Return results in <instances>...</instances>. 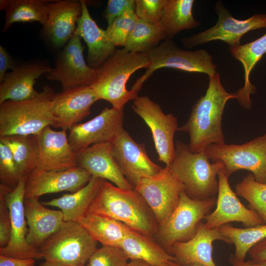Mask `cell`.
Listing matches in <instances>:
<instances>
[{"label": "cell", "mask_w": 266, "mask_h": 266, "mask_svg": "<svg viewBox=\"0 0 266 266\" xmlns=\"http://www.w3.org/2000/svg\"><path fill=\"white\" fill-rule=\"evenodd\" d=\"M127 266H156L141 260H131Z\"/></svg>", "instance_id": "obj_47"}, {"label": "cell", "mask_w": 266, "mask_h": 266, "mask_svg": "<svg viewBox=\"0 0 266 266\" xmlns=\"http://www.w3.org/2000/svg\"><path fill=\"white\" fill-rule=\"evenodd\" d=\"M150 62L146 53H132L124 48L114 53L97 69L95 81L91 86L99 100H105L112 107L121 109L137 94L128 90L126 84L131 76L141 68H147Z\"/></svg>", "instance_id": "obj_3"}, {"label": "cell", "mask_w": 266, "mask_h": 266, "mask_svg": "<svg viewBox=\"0 0 266 266\" xmlns=\"http://www.w3.org/2000/svg\"><path fill=\"white\" fill-rule=\"evenodd\" d=\"M38 266H65L58 263L45 261V262L42 263Z\"/></svg>", "instance_id": "obj_48"}, {"label": "cell", "mask_w": 266, "mask_h": 266, "mask_svg": "<svg viewBox=\"0 0 266 266\" xmlns=\"http://www.w3.org/2000/svg\"><path fill=\"white\" fill-rule=\"evenodd\" d=\"M51 67L45 61H30L18 65L7 72L0 84V104L6 100L22 101L37 96L34 85L37 79Z\"/></svg>", "instance_id": "obj_24"}, {"label": "cell", "mask_w": 266, "mask_h": 266, "mask_svg": "<svg viewBox=\"0 0 266 266\" xmlns=\"http://www.w3.org/2000/svg\"><path fill=\"white\" fill-rule=\"evenodd\" d=\"M0 142L10 150L23 178L38 166L39 157L36 135H12L0 136Z\"/></svg>", "instance_id": "obj_33"}, {"label": "cell", "mask_w": 266, "mask_h": 266, "mask_svg": "<svg viewBox=\"0 0 266 266\" xmlns=\"http://www.w3.org/2000/svg\"><path fill=\"white\" fill-rule=\"evenodd\" d=\"M220 240L232 244L218 229H207L200 222L195 235L190 239L176 242L171 247L169 253L174 262L182 266L202 265L217 266L213 259V243Z\"/></svg>", "instance_id": "obj_20"}, {"label": "cell", "mask_w": 266, "mask_h": 266, "mask_svg": "<svg viewBox=\"0 0 266 266\" xmlns=\"http://www.w3.org/2000/svg\"><path fill=\"white\" fill-rule=\"evenodd\" d=\"M209 76L205 95L194 105L187 122L178 131L190 136L188 146L193 153L203 152L211 144L225 143L222 118L227 102L236 99L235 93L226 91L217 72Z\"/></svg>", "instance_id": "obj_1"}, {"label": "cell", "mask_w": 266, "mask_h": 266, "mask_svg": "<svg viewBox=\"0 0 266 266\" xmlns=\"http://www.w3.org/2000/svg\"><path fill=\"white\" fill-rule=\"evenodd\" d=\"M194 0H166L163 7L160 27L164 40H172L180 32L200 25L194 18Z\"/></svg>", "instance_id": "obj_31"}, {"label": "cell", "mask_w": 266, "mask_h": 266, "mask_svg": "<svg viewBox=\"0 0 266 266\" xmlns=\"http://www.w3.org/2000/svg\"><path fill=\"white\" fill-rule=\"evenodd\" d=\"M124 108L105 107L94 118L69 130L68 140L76 153L93 144L111 142L124 129Z\"/></svg>", "instance_id": "obj_15"}, {"label": "cell", "mask_w": 266, "mask_h": 266, "mask_svg": "<svg viewBox=\"0 0 266 266\" xmlns=\"http://www.w3.org/2000/svg\"><path fill=\"white\" fill-rule=\"evenodd\" d=\"M23 178L10 149L0 142V184L14 189Z\"/></svg>", "instance_id": "obj_38"}, {"label": "cell", "mask_w": 266, "mask_h": 266, "mask_svg": "<svg viewBox=\"0 0 266 266\" xmlns=\"http://www.w3.org/2000/svg\"><path fill=\"white\" fill-rule=\"evenodd\" d=\"M248 254L251 260L266 261V238L252 247L248 252Z\"/></svg>", "instance_id": "obj_44"}, {"label": "cell", "mask_w": 266, "mask_h": 266, "mask_svg": "<svg viewBox=\"0 0 266 266\" xmlns=\"http://www.w3.org/2000/svg\"><path fill=\"white\" fill-rule=\"evenodd\" d=\"M216 201L215 197L198 200L189 197L184 191L181 193L177 207L158 230L168 253L173 244L187 241L195 235L199 223L210 213Z\"/></svg>", "instance_id": "obj_9"}, {"label": "cell", "mask_w": 266, "mask_h": 266, "mask_svg": "<svg viewBox=\"0 0 266 266\" xmlns=\"http://www.w3.org/2000/svg\"><path fill=\"white\" fill-rule=\"evenodd\" d=\"M134 189L143 198L159 225L169 217L177 207L183 185L172 173L169 166L159 173L140 179Z\"/></svg>", "instance_id": "obj_12"}, {"label": "cell", "mask_w": 266, "mask_h": 266, "mask_svg": "<svg viewBox=\"0 0 266 266\" xmlns=\"http://www.w3.org/2000/svg\"><path fill=\"white\" fill-rule=\"evenodd\" d=\"M103 180L92 176L86 185L77 192L64 194L60 198L42 203L60 208L63 213L64 221L77 222L88 212Z\"/></svg>", "instance_id": "obj_29"}, {"label": "cell", "mask_w": 266, "mask_h": 266, "mask_svg": "<svg viewBox=\"0 0 266 266\" xmlns=\"http://www.w3.org/2000/svg\"><path fill=\"white\" fill-rule=\"evenodd\" d=\"M81 39L74 33L58 54L55 66L44 74L49 80L59 82L62 91L91 86L95 81L97 69L86 63Z\"/></svg>", "instance_id": "obj_11"}, {"label": "cell", "mask_w": 266, "mask_h": 266, "mask_svg": "<svg viewBox=\"0 0 266 266\" xmlns=\"http://www.w3.org/2000/svg\"><path fill=\"white\" fill-rule=\"evenodd\" d=\"M111 143L114 160L133 188L140 179L152 176L164 168L150 159L145 145L135 142L125 130Z\"/></svg>", "instance_id": "obj_16"}, {"label": "cell", "mask_w": 266, "mask_h": 266, "mask_svg": "<svg viewBox=\"0 0 266 266\" xmlns=\"http://www.w3.org/2000/svg\"><path fill=\"white\" fill-rule=\"evenodd\" d=\"M77 166L92 176L110 181L123 189H133L122 172L111 153V143L93 144L76 153Z\"/></svg>", "instance_id": "obj_23"}, {"label": "cell", "mask_w": 266, "mask_h": 266, "mask_svg": "<svg viewBox=\"0 0 266 266\" xmlns=\"http://www.w3.org/2000/svg\"><path fill=\"white\" fill-rule=\"evenodd\" d=\"M26 178L22 179L14 189L0 184V192L4 197L11 221V237L8 244L0 248V255L18 259H43L38 249L27 241L28 228L24 210Z\"/></svg>", "instance_id": "obj_14"}, {"label": "cell", "mask_w": 266, "mask_h": 266, "mask_svg": "<svg viewBox=\"0 0 266 266\" xmlns=\"http://www.w3.org/2000/svg\"><path fill=\"white\" fill-rule=\"evenodd\" d=\"M46 0H0V9L5 12L2 32L17 22H38L44 26L47 21L49 2Z\"/></svg>", "instance_id": "obj_32"}, {"label": "cell", "mask_w": 266, "mask_h": 266, "mask_svg": "<svg viewBox=\"0 0 266 266\" xmlns=\"http://www.w3.org/2000/svg\"><path fill=\"white\" fill-rule=\"evenodd\" d=\"M210 160L221 161L229 177L241 169L250 171L255 180L266 183V133L242 144H211L203 151Z\"/></svg>", "instance_id": "obj_8"}, {"label": "cell", "mask_w": 266, "mask_h": 266, "mask_svg": "<svg viewBox=\"0 0 266 266\" xmlns=\"http://www.w3.org/2000/svg\"><path fill=\"white\" fill-rule=\"evenodd\" d=\"M35 259H18L0 255V266H34Z\"/></svg>", "instance_id": "obj_45"}, {"label": "cell", "mask_w": 266, "mask_h": 266, "mask_svg": "<svg viewBox=\"0 0 266 266\" xmlns=\"http://www.w3.org/2000/svg\"><path fill=\"white\" fill-rule=\"evenodd\" d=\"M99 100L91 86L55 94L51 104L52 127L69 130L90 114L92 105Z\"/></svg>", "instance_id": "obj_19"}, {"label": "cell", "mask_w": 266, "mask_h": 266, "mask_svg": "<svg viewBox=\"0 0 266 266\" xmlns=\"http://www.w3.org/2000/svg\"><path fill=\"white\" fill-rule=\"evenodd\" d=\"M55 95L48 85L35 97L22 101L6 100L0 104V136L37 135L53 126L51 102Z\"/></svg>", "instance_id": "obj_5"}, {"label": "cell", "mask_w": 266, "mask_h": 266, "mask_svg": "<svg viewBox=\"0 0 266 266\" xmlns=\"http://www.w3.org/2000/svg\"><path fill=\"white\" fill-rule=\"evenodd\" d=\"M85 266V265H80V266Z\"/></svg>", "instance_id": "obj_50"}, {"label": "cell", "mask_w": 266, "mask_h": 266, "mask_svg": "<svg viewBox=\"0 0 266 266\" xmlns=\"http://www.w3.org/2000/svg\"><path fill=\"white\" fill-rule=\"evenodd\" d=\"M220 231L227 237L235 247L233 257L237 260H245L250 249L266 238V224L238 228L227 224L219 228Z\"/></svg>", "instance_id": "obj_34"}, {"label": "cell", "mask_w": 266, "mask_h": 266, "mask_svg": "<svg viewBox=\"0 0 266 266\" xmlns=\"http://www.w3.org/2000/svg\"><path fill=\"white\" fill-rule=\"evenodd\" d=\"M229 49L233 57L241 63L244 70V86L234 93L236 99L241 106L249 109L252 105L250 95L257 91L256 86L250 82V76L257 63L266 54V33L253 41Z\"/></svg>", "instance_id": "obj_27"}, {"label": "cell", "mask_w": 266, "mask_h": 266, "mask_svg": "<svg viewBox=\"0 0 266 266\" xmlns=\"http://www.w3.org/2000/svg\"><path fill=\"white\" fill-rule=\"evenodd\" d=\"M18 64L14 60L7 50L0 46V82L3 81L8 69H15Z\"/></svg>", "instance_id": "obj_43"}, {"label": "cell", "mask_w": 266, "mask_h": 266, "mask_svg": "<svg viewBox=\"0 0 266 266\" xmlns=\"http://www.w3.org/2000/svg\"><path fill=\"white\" fill-rule=\"evenodd\" d=\"M235 193L249 203L266 224V183L257 181L252 173H249L235 187Z\"/></svg>", "instance_id": "obj_36"}, {"label": "cell", "mask_w": 266, "mask_h": 266, "mask_svg": "<svg viewBox=\"0 0 266 266\" xmlns=\"http://www.w3.org/2000/svg\"><path fill=\"white\" fill-rule=\"evenodd\" d=\"M173 160L169 166L172 173L183 185L191 198L204 200L218 194V174L224 165L221 161L213 163L204 152H192L188 144L177 141Z\"/></svg>", "instance_id": "obj_4"}, {"label": "cell", "mask_w": 266, "mask_h": 266, "mask_svg": "<svg viewBox=\"0 0 266 266\" xmlns=\"http://www.w3.org/2000/svg\"><path fill=\"white\" fill-rule=\"evenodd\" d=\"M67 136L66 130L54 131L50 126L36 135L39 157L36 170L63 171L77 166L76 153Z\"/></svg>", "instance_id": "obj_22"}, {"label": "cell", "mask_w": 266, "mask_h": 266, "mask_svg": "<svg viewBox=\"0 0 266 266\" xmlns=\"http://www.w3.org/2000/svg\"><path fill=\"white\" fill-rule=\"evenodd\" d=\"M164 39L159 27L138 19L123 48L130 52L145 53L157 47Z\"/></svg>", "instance_id": "obj_35"}, {"label": "cell", "mask_w": 266, "mask_h": 266, "mask_svg": "<svg viewBox=\"0 0 266 266\" xmlns=\"http://www.w3.org/2000/svg\"><path fill=\"white\" fill-rule=\"evenodd\" d=\"M119 248L130 260H141L156 266H169V263L174 261L173 257L151 236L135 231L123 240Z\"/></svg>", "instance_id": "obj_30"}, {"label": "cell", "mask_w": 266, "mask_h": 266, "mask_svg": "<svg viewBox=\"0 0 266 266\" xmlns=\"http://www.w3.org/2000/svg\"><path fill=\"white\" fill-rule=\"evenodd\" d=\"M138 19L134 10L126 11L107 26L105 30L107 39L116 47H124Z\"/></svg>", "instance_id": "obj_37"}, {"label": "cell", "mask_w": 266, "mask_h": 266, "mask_svg": "<svg viewBox=\"0 0 266 266\" xmlns=\"http://www.w3.org/2000/svg\"><path fill=\"white\" fill-rule=\"evenodd\" d=\"M130 10H135V0H109L102 16L109 26L116 18Z\"/></svg>", "instance_id": "obj_41"}, {"label": "cell", "mask_w": 266, "mask_h": 266, "mask_svg": "<svg viewBox=\"0 0 266 266\" xmlns=\"http://www.w3.org/2000/svg\"><path fill=\"white\" fill-rule=\"evenodd\" d=\"M91 175L76 166L63 171L35 170L26 179L25 199L38 198L45 194L68 191L71 193L83 188Z\"/></svg>", "instance_id": "obj_18"}, {"label": "cell", "mask_w": 266, "mask_h": 266, "mask_svg": "<svg viewBox=\"0 0 266 266\" xmlns=\"http://www.w3.org/2000/svg\"><path fill=\"white\" fill-rule=\"evenodd\" d=\"M88 212L111 218L148 236L158 231L152 211L134 188H121L105 180Z\"/></svg>", "instance_id": "obj_2"}, {"label": "cell", "mask_w": 266, "mask_h": 266, "mask_svg": "<svg viewBox=\"0 0 266 266\" xmlns=\"http://www.w3.org/2000/svg\"><path fill=\"white\" fill-rule=\"evenodd\" d=\"M229 262L232 266H266V261H257L250 259L240 261L236 260L232 255L229 258Z\"/></svg>", "instance_id": "obj_46"}, {"label": "cell", "mask_w": 266, "mask_h": 266, "mask_svg": "<svg viewBox=\"0 0 266 266\" xmlns=\"http://www.w3.org/2000/svg\"><path fill=\"white\" fill-rule=\"evenodd\" d=\"M24 210L28 228L27 241L29 245L36 249L55 233L64 222L61 210L46 208L38 198L25 199Z\"/></svg>", "instance_id": "obj_25"}, {"label": "cell", "mask_w": 266, "mask_h": 266, "mask_svg": "<svg viewBox=\"0 0 266 266\" xmlns=\"http://www.w3.org/2000/svg\"><path fill=\"white\" fill-rule=\"evenodd\" d=\"M169 266H182V265H179V264L174 262L173 261L170 262L169 263ZM202 266V265H192V266Z\"/></svg>", "instance_id": "obj_49"}, {"label": "cell", "mask_w": 266, "mask_h": 266, "mask_svg": "<svg viewBox=\"0 0 266 266\" xmlns=\"http://www.w3.org/2000/svg\"><path fill=\"white\" fill-rule=\"evenodd\" d=\"M224 167L218 174L219 188L216 207L205 216L204 225L207 229H218L232 222H241L245 228L264 224L259 215L253 210L245 207L232 189Z\"/></svg>", "instance_id": "obj_17"}, {"label": "cell", "mask_w": 266, "mask_h": 266, "mask_svg": "<svg viewBox=\"0 0 266 266\" xmlns=\"http://www.w3.org/2000/svg\"><path fill=\"white\" fill-rule=\"evenodd\" d=\"M82 11L74 33L85 41L88 47L87 65L97 69L114 53L116 46L106 37L105 31L100 28L89 12L86 2L81 0Z\"/></svg>", "instance_id": "obj_26"}, {"label": "cell", "mask_w": 266, "mask_h": 266, "mask_svg": "<svg viewBox=\"0 0 266 266\" xmlns=\"http://www.w3.org/2000/svg\"><path fill=\"white\" fill-rule=\"evenodd\" d=\"M146 53L150 65L145 72L136 80L131 89L136 94L154 72L162 67L203 73L208 76L217 72V65L213 63L212 57L206 50H183L172 40H165Z\"/></svg>", "instance_id": "obj_7"}, {"label": "cell", "mask_w": 266, "mask_h": 266, "mask_svg": "<svg viewBox=\"0 0 266 266\" xmlns=\"http://www.w3.org/2000/svg\"><path fill=\"white\" fill-rule=\"evenodd\" d=\"M218 15L217 23L211 28L181 40L187 48H192L206 43L222 40L230 45H240L242 36L252 30L266 29V14H255L245 20L234 18L221 1L215 5Z\"/></svg>", "instance_id": "obj_10"}, {"label": "cell", "mask_w": 266, "mask_h": 266, "mask_svg": "<svg viewBox=\"0 0 266 266\" xmlns=\"http://www.w3.org/2000/svg\"><path fill=\"white\" fill-rule=\"evenodd\" d=\"M82 11L81 0H51L42 37L53 49L64 48L74 34Z\"/></svg>", "instance_id": "obj_21"}, {"label": "cell", "mask_w": 266, "mask_h": 266, "mask_svg": "<svg viewBox=\"0 0 266 266\" xmlns=\"http://www.w3.org/2000/svg\"><path fill=\"white\" fill-rule=\"evenodd\" d=\"M132 108L150 128L159 160L169 166L175 153L174 135L178 130L177 118L165 114L160 105L147 96H138Z\"/></svg>", "instance_id": "obj_13"}, {"label": "cell", "mask_w": 266, "mask_h": 266, "mask_svg": "<svg viewBox=\"0 0 266 266\" xmlns=\"http://www.w3.org/2000/svg\"><path fill=\"white\" fill-rule=\"evenodd\" d=\"M97 241L78 222L64 221L39 247L43 259L65 266L85 265L97 249Z\"/></svg>", "instance_id": "obj_6"}, {"label": "cell", "mask_w": 266, "mask_h": 266, "mask_svg": "<svg viewBox=\"0 0 266 266\" xmlns=\"http://www.w3.org/2000/svg\"><path fill=\"white\" fill-rule=\"evenodd\" d=\"M11 233V221L9 208L4 197L0 192V248L9 243Z\"/></svg>", "instance_id": "obj_42"}, {"label": "cell", "mask_w": 266, "mask_h": 266, "mask_svg": "<svg viewBox=\"0 0 266 266\" xmlns=\"http://www.w3.org/2000/svg\"><path fill=\"white\" fill-rule=\"evenodd\" d=\"M77 222L102 246L119 247L123 240L134 231L111 218L89 212Z\"/></svg>", "instance_id": "obj_28"}, {"label": "cell", "mask_w": 266, "mask_h": 266, "mask_svg": "<svg viewBox=\"0 0 266 266\" xmlns=\"http://www.w3.org/2000/svg\"><path fill=\"white\" fill-rule=\"evenodd\" d=\"M129 260L120 248L102 246L97 248L86 266H127Z\"/></svg>", "instance_id": "obj_39"}, {"label": "cell", "mask_w": 266, "mask_h": 266, "mask_svg": "<svg viewBox=\"0 0 266 266\" xmlns=\"http://www.w3.org/2000/svg\"><path fill=\"white\" fill-rule=\"evenodd\" d=\"M166 0H135V13L138 19L160 27ZM161 29V28H160Z\"/></svg>", "instance_id": "obj_40"}]
</instances>
